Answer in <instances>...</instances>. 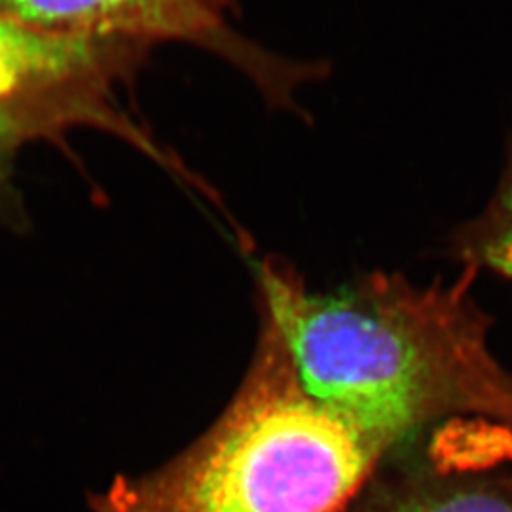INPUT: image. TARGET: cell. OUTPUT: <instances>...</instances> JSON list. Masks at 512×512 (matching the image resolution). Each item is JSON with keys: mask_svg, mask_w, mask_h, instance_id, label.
<instances>
[{"mask_svg": "<svg viewBox=\"0 0 512 512\" xmlns=\"http://www.w3.org/2000/svg\"><path fill=\"white\" fill-rule=\"evenodd\" d=\"M476 274L467 266L458 283L431 287L374 274L319 293L289 264L264 258L256 285L262 321L302 387L387 454L450 416L512 433V374L488 348L469 293Z\"/></svg>", "mask_w": 512, "mask_h": 512, "instance_id": "cell-1", "label": "cell"}, {"mask_svg": "<svg viewBox=\"0 0 512 512\" xmlns=\"http://www.w3.org/2000/svg\"><path fill=\"white\" fill-rule=\"evenodd\" d=\"M385 452L302 387L262 321L255 361L215 425L160 469L116 476L92 512H344Z\"/></svg>", "mask_w": 512, "mask_h": 512, "instance_id": "cell-2", "label": "cell"}, {"mask_svg": "<svg viewBox=\"0 0 512 512\" xmlns=\"http://www.w3.org/2000/svg\"><path fill=\"white\" fill-rule=\"evenodd\" d=\"M232 0H0V12L50 37L148 54L181 42L219 55L245 74L274 109L300 114L296 92L325 78L321 63L272 54L232 25Z\"/></svg>", "mask_w": 512, "mask_h": 512, "instance_id": "cell-3", "label": "cell"}, {"mask_svg": "<svg viewBox=\"0 0 512 512\" xmlns=\"http://www.w3.org/2000/svg\"><path fill=\"white\" fill-rule=\"evenodd\" d=\"M145 55L128 48L50 37L0 12V107L54 112L99 128L164 160V150L116 105V88Z\"/></svg>", "mask_w": 512, "mask_h": 512, "instance_id": "cell-4", "label": "cell"}, {"mask_svg": "<svg viewBox=\"0 0 512 512\" xmlns=\"http://www.w3.org/2000/svg\"><path fill=\"white\" fill-rule=\"evenodd\" d=\"M450 249L465 266L512 279V141L494 196L478 217L454 232Z\"/></svg>", "mask_w": 512, "mask_h": 512, "instance_id": "cell-5", "label": "cell"}, {"mask_svg": "<svg viewBox=\"0 0 512 512\" xmlns=\"http://www.w3.org/2000/svg\"><path fill=\"white\" fill-rule=\"evenodd\" d=\"M368 512H512L511 490L478 480H423L378 499Z\"/></svg>", "mask_w": 512, "mask_h": 512, "instance_id": "cell-6", "label": "cell"}, {"mask_svg": "<svg viewBox=\"0 0 512 512\" xmlns=\"http://www.w3.org/2000/svg\"><path fill=\"white\" fill-rule=\"evenodd\" d=\"M71 128L78 126L73 120L54 112L0 107V188L4 186V175L10 171V164L21 145L42 137H55Z\"/></svg>", "mask_w": 512, "mask_h": 512, "instance_id": "cell-7", "label": "cell"}]
</instances>
